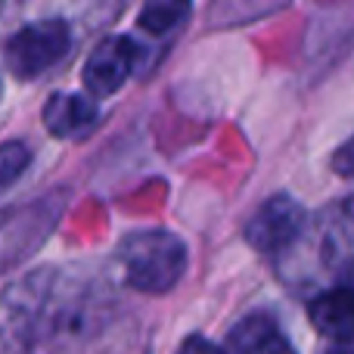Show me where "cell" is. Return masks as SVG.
<instances>
[{
  "label": "cell",
  "instance_id": "1",
  "mask_svg": "<svg viewBox=\"0 0 354 354\" xmlns=\"http://www.w3.org/2000/svg\"><path fill=\"white\" fill-rule=\"evenodd\" d=\"M124 280L149 295L168 292L187 270V245L168 230H137L118 245Z\"/></svg>",
  "mask_w": 354,
  "mask_h": 354
},
{
  "label": "cell",
  "instance_id": "2",
  "mask_svg": "<svg viewBox=\"0 0 354 354\" xmlns=\"http://www.w3.org/2000/svg\"><path fill=\"white\" fill-rule=\"evenodd\" d=\"M72 47V31L59 19H44V22L25 25L6 41L3 59L6 68L12 72V78L31 81L41 78L47 68H53L62 56Z\"/></svg>",
  "mask_w": 354,
  "mask_h": 354
},
{
  "label": "cell",
  "instance_id": "13",
  "mask_svg": "<svg viewBox=\"0 0 354 354\" xmlns=\"http://www.w3.org/2000/svg\"><path fill=\"white\" fill-rule=\"evenodd\" d=\"M324 354H351V342H333L330 351H324Z\"/></svg>",
  "mask_w": 354,
  "mask_h": 354
},
{
  "label": "cell",
  "instance_id": "8",
  "mask_svg": "<svg viewBox=\"0 0 354 354\" xmlns=\"http://www.w3.org/2000/svg\"><path fill=\"white\" fill-rule=\"evenodd\" d=\"M351 311H354L351 289L348 286L330 289V292L317 295L311 301V324L324 336H330L333 342H351V333H354Z\"/></svg>",
  "mask_w": 354,
  "mask_h": 354
},
{
  "label": "cell",
  "instance_id": "6",
  "mask_svg": "<svg viewBox=\"0 0 354 354\" xmlns=\"http://www.w3.org/2000/svg\"><path fill=\"white\" fill-rule=\"evenodd\" d=\"M221 354H295V351L268 314H249L227 333V348Z\"/></svg>",
  "mask_w": 354,
  "mask_h": 354
},
{
  "label": "cell",
  "instance_id": "3",
  "mask_svg": "<svg viewBox=\"0 0 354 354\" xmlns=\"http://www.w3.org/2000/svg\"><path fill=\"white\" fill-rule=\"evenodd\" d=\"M301 230H305V208L292 196H274L252 214L245 224V239L264 255H277L286 252L301 236Z\"/></svg>",
  "mask_w": 354,
  "mask_h": 354
},
{
  "label": "cell",
  "instance_id": "4",
  "mask_svg": "<svg viewBox=\"0 0 354 354\" xmlns=\"http://www.w3.org/2000/svg\"><path fill=\"white\" fill-rule=\"evenodd\" d=\"M137 62V44L124 35L106 37L84 62V87L93 97H112L131 78Z\"/></svg>",
  "mask_w": 354,
  "mask_h": 354
},
{
  "label": "cell",
  "instance_id": "11",
  "mask_svg": "<svg viewBox=\"0 0 354 354\" xmlns=\"http://www.w3.org/2000/svg\"><path fill=\"white\" fill-rule=\"evenodd\" d=\"M177 354H221V348L214 342H208L205 336H189Z\"/></svg>",
  "mask_w": 354,
  "mask_h": 354
},
{
  "label": "cell",
  "instance_id": "12",
  "mask_svg": "<svg viewBox=\"0 0 354 354\" xmlns=\"http://www.w3.org/2000/svg\"><path fill=\"white\" fill-rule=\"evenodd\" d=\"M348 156H351V143H345V147L339 149V174H351V168H348Z\"/></svg>",
  "mask_w": 354,
  "mask_h": 354
},
{
  "label": "cell",
  "instance_id": "9",
  "mask_svg": "<svg viewBox=\"0 0 354 354\" xmlns=\"http://www.w3.org/2000/svg\"><path fill=\"white\" fill-rule=\"evenodd\" d=\"M187 16H189V0H143L137 22L149 35H168Z\"/></svg>",
  "mask_w": 354,
  "mask_h": 354
},
{
  "label": "cell",
  "instance_id": "10",
  "mask_svg": "<svg viewBox=\"0 0 354 354\" xmlns=\"http://www.w3.org/2000/svg\"><path fill=\"white\" fill-rule=\"evenodd\" d=\"M28 162H31V153L25 143H19V140L3 143V147H0V189L16 183L25 168H28Z\"/></svg>",
  "mask_w": 354,
  "mask_h": 354
},
{
  "label": "cell",
  "instance_id": "7",
  "mask_svg": "<svg viewBox=\"0 0 354 354\" xmlns=\"http://www.w3.org/2000/svg\"><path fill=\"white\" fill-rule=\"evenodd\" d=\"M97 122V103L81 93H53L44 106V124L53 137H78Z\"/></svg>",
  "mask_w": 354,
  "mask_h": 354
},
{
  "label": "cell",
  "instance_id": "5",
  "mask_svg": "<svg viewBox=\"0 0 354 354\" xmlns=\"http://www.w3.org/2000/svg\"><path fill=\"white\" fill-rule=\"evenodd\" d=\"M31 283L0 299V354H35V308L41 299L31 301Z\"/></svg>",
  "mask_w": 354,
  "mask_h": 354
}]
</instances>
